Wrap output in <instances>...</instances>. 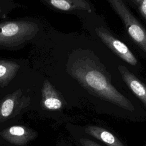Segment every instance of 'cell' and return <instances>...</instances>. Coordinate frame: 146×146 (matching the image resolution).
<instances>
[{
  "mask_svg": "<svg viewBox=\"0 0 146 146\" xmlns=\"http://www.w3.org/2000/svg\"><path fill=\"white\" fill-rule=\"evenodd\" d=\"M132 2L136 5L140 13L146 20V0H136Z\"/></svg>",
  "mask_w": 146,
  "mask_h": 146,
  "instance_id": "12",
  "label": "cell"
},
{
  "mask_svg": "<svg viewBox=\"0 0 146 146\" xmlns=\"http://www.w3.org/2000/svg\"><path fill=\"white\" fill-rule=\"evenodd\" d=\"M59 146H75V145H74V144H72L68 142H65L60 144Z\"/></svg>",
  "mask_w": 146,
  "mask_h": 146,
  "instance_id": "14",
  "label": "cell"
},
{
  "mask_svg": "<svg viewBox=\"0 0 146 146\" xmlns=\"http://www.w3.org/2000/svg\"><path fill=\"white\" fill-rule=\"evenodd\" d=\"M14 102L11 99H7L3 102L1 108V113L2 116L6 117L12 112L14 108Z\"/></svg>",
  "mask_w": 146,
  "mask_h": 146,
  "instance_id": "11",
  "label": "cell"
},
{
  "mask_svg": "<svg viewBox=\"0 0 146 146\" xmlns=\"http://www.w3.org/2000/svg\"><path fill=\"white\" fill-rule=\"evenodd\" d=\"M49 2L52 6L63 11L84 10L92 12L89 3L84 0H51Z\"/></svg>",
  "mask_w": 146,
  "mask_h": 146,
  "instance_id": "7",
  "label": "cell"
},
{
  "mask_svg": "<svg viewBox=\"0 0 146 146\" xmlns=\"http://www.w3.org/2000/svg\"><path fill=\"white\" fill-rule=\"evenodd\" d=\"M80 132L95 139L105 146H127L116 135L102 127L88 125L83 127Z\"/></svg>",
  "mask_w": 146,
  "mask_h": 146,
  "instance_id": "5",
  "label": "cell"
},
{
  "mask_svg": "<svg viewBox=\"0 0 146 146\" xmlns=\"http://www.w3.org/2000/svg\"><path fill=\"white\" fill-rule=\"evenodd\" d=\"M7 72V68L3 64H0V78L3 77Z\"/></svg>",
  "mask_w": 146,
  "mask_h": 146,
  "instance_id": "13",
  "label": "cell"
},
{
  "mask_svg": "<svg viewBox=\"0 0 146 146\" xmlns=\"http://www.w3.org/2000/svg\"><path fill=\"white\" fill-rule=\"evenodd\" d=\"M96 32L102 40L117 55L131 65L135 66L137 61L128 47L115 38L108 31L103 27L96 29Z\"/></svg>",
  "mask_w": 146,
  "mask_h": 146,
  "instance_id": "4",
  "label": "cell"
},
{
  "mask_svg": "<svg viewBox=\"0 0 146 146\" xmlns=\"http://www.w3.org/2000/svg\"><path fill=\"white\" fill-rule=\"evenodd\" d=\"M119 70L127 86L146 106V86L142 83L125 67L119 66Z\"/></svg>",
  "mask_w": 146,
  "mask_h": 146,
  "instance_id": "6",
  "label": "cell"
},
{
  "mask_svg": "<svg viewBox=\"0 0 146 146\" xmlns=\"http://www.w3.org/2000/svg\"><path fill=\"white\" fill-rule=\"evenodd\" d=\"M44 92L45 94V99L43 100V104L46 108L48 110H56L62 107V103L61 100L49 83L46 86Z\"/></svg>",
  "mask_w": 146,
  "mask_h": 146,
  "instance_id": "9",
  "label": "cell"
},
{
  "mask_svg": "<svg viewBox=\"0 0 146 146\" xmlns=\"http://www.w3.org/2000/svg\"><path fill=\"white\" fill-rule=\"evenodd\" d=\"M108 2L123 21L131 38L146 52V30L145 29L122 1L108 0Z\"/></svg>",
  "mask_w": 146,
  "mask_h": 146,
  "instance_id": "2",
  "label": "cell"
},
{
  "mask_svg": "<svg viewBox=\"0 0 146 146\" xmlns=\"http://www.w3.org/2000/svg\"><path fill=\"white\" fill-rule=\"evenodd\" d=\"M143 146H146V141L144 142V144H143Z\"/></svg>",
  "mask_w": 146,
  "mask_h": 146,
  "instance_id": "15",
  "label": "cell"
},
{
  "mask_svg": "<svg viewBox=\"0 0 146 146\" xmlns=\"http://www.w3.org/2000/svg\"><path fill=\"white\" fill-rule=\"evenodd\" d=\"M73 144L76 146H104L95 139L81 132L73 133Z\"/></svg>",
  "mask_w": 146,
  "mask_h": 146,
  "instance_id": "10",
  "label": "cell"
},
{
  "mask_svg": "<svg viewBox=\"0 0 146 146\" xmlns=\"http://www.w3.org/2000/svg\"><path fill=\"white\" fill-rule=\"evenodd\" d=\"M3 137L10 142L17 144H23L29 139V133L23 127H11L4 132Z\"/></svg>",
  "mask_w": 146,
  "mask_h": 146,
  "instance_id": "8",
  "label": "cell"
},
{
  "mask_svg": "<svg viewBox=\"0 0 146 146\" xmlns=\"http://www.w3.org/2000/svg\"><path fill=\"white\" fill-rule=\"evenodd\" d=\"M31 22L19 21L0 24V45L10 46L27 40L36 31Z\"/></svg>",
  "mask_w": 146,
  "mask_h": 146,
  "instance_id": "3",
  "label": "cell"
},
{
  "mask_svg": "<svg viewBox=\"0 0 146 146\" xmlns=\"http://www.w3.org/2000/svg\"><path fill=\"white\" fill-rule=\"evenodd\" d=\"M72 71L78 79L99 96L124 109L134 110L131 102L111 85L90 60L81 59L76 61L73 65Z\"/></svg>",
  "mask_w": 146,
  "mask_h": 146,
  "instance_id": "1",
  "label": "cell"
}]
</instances>
